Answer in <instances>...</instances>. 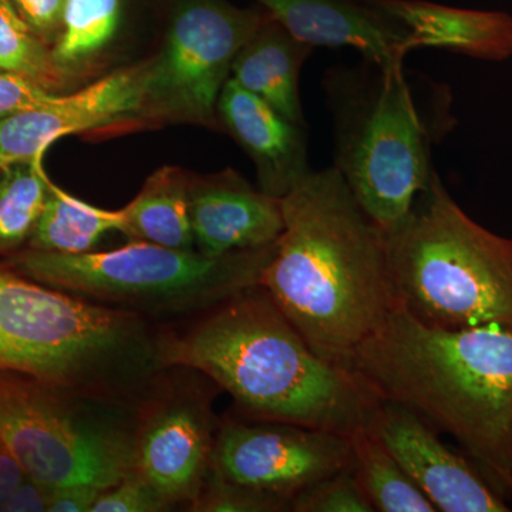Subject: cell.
Segmentation results:
<instances>
[{"label": "cell", "mask_w": 512, "mask_h": 512, "mask_svg": "<svg viewBox=\"0 0 512 512\" xmlns=\"http://www.w3.org/2000/svg\"><path fill=\"white\" fill-rule=\"evenodd\" d=\"M353 473L373 510L379 512H437L414 484L402 464L370 429L350 436Z\"/></svg>", "instance_id": "cell-22"}, {"label": "cell", "mask_w": 512, "mask_h": 512, "mask_svg": "<svg viewBox=\"0 0 512 512\" xmlns=\"http://www.w3.org/2000/svg\"><path fill=\"white\" fill-rule=\"evenodd\" d=\"M153 59L128 64L76 92L0 120V168L46 156L69 136H113L147 128L144 117Z\"/></svg>", "instance_id": "cell-12"}, {"label": "cell", "mask_w": 512, "mask_h": 512, "mask_svg": "<svg viewBox=\"0 0 512 512\" xmlns=\"http://www.w3.org/2000/svg\"><path fill=\"white\" fill-rule=\"evenodd\" d=\"M386 245L396 306L423 325L512 328V241L471 220L437 173Z\"/></svg>", "instance_id": "cell-5"}, {"label": "cell", "mask_w": 512, "mask_h": 512, "mask_svg": "<svg viewBox=\"0 0 512 512\" xmlns=\"http://www.w3.org/2000/svg\"><path fill=\"white\" fill-rule=\"evenodd\" d=\"M104 488L89 484H72L52 488L47 512H92Z\"/></svg>", "instance_id": "cell-30"}, {"label": "cell", "mask_w": 512, "mask_h": 512, "mask_svg": "<svg viewBox=\"0 0 512 512\" xmlns=\"http://www.w3.org/2000/svg\"><path fill=\"white\" fill-rule=\"evenodd\" d=\"M370 430L437 511H510L480 474L441 441L437 430L406 407L382 400Z\"/></svg>", "instance_id": "cell-13"}, {"label": "cell", "mask_w": 512, "mask_h": 512, "mask_svg": "<svg viewBox=\"0 0 512 512\" xmlns=\"http://www.w3.org/2000/svg\"><path fill=\"white\" fill-rule=\"evenodd\" d=\"M217 117L218 126L251 158L265 194L282 200L311 173L305 127L231 77L218 99Z\"/></svg>", "instance_id": "cell-15"}, {"label": "cell", "mask_w": 512, "mask_h": 512, "mask_svg": "<svg viewBox=\"0 0 512 512\" xmlns=\"http://www.w3.org/2000/svg\"><path fill=\"white\" fill-rule=\"evenodd\" d=\"M220 421L212 467L237 483L285 497L353 468L350 437L279 421Z\"/></svg>", "instance_id": "cell-11"}, {"label": "cell", "mask_w": 512, "mask_h": 512, "mask_svg": "<svg viewBox=\"0 0 512 512\" xmlns=\"http://www.w3.org/2000/svg\"><path fill=\"white\" fill-rule=\"evenodd\" d=\"M281 204L284 231L259 286L320 357L349 369L396 308L386 232L336 167L311 171Z\"/></svg>", "instance_id": "cell-2"}, {"label": "cell", "mask_w": 512, "mask_h": 512, "mask_svg": "<svg viewBox=\"0 0 512 512\" xmlns=\"http://www.w3.org/2000/svg\"><path fill=\"white\" fill-rule=\"evenodd\" d=\"M0 72L28 77L55 93H69L53 62L52 47L13 8L0 0Z\"/></svg>", "instance_id": "cell-24"}, {"label": "cell", "mask_w": 512, "mask_h": 512, "mask_svg": "<svg viewBox=\"0 0 512 512\" xmlns=\"http://www.w3.org/2000/svg\"><path fill=\"white\" fill-rule=\"evenodd\" d=\"M217 387L197 370L170 366L138 397L133 471L174 508H188L210 474Z\"/></svg>", "instance_id": "cell-10"}, {"label": "cell", "mask_w": 512, "mask_h": 512, "mask_svg": "<svg viewBox=\"0 0 512 512\" xmlns=\"http://www.w3.org/2000/svg\"><path fill=\"white\" fill-rule=\"evenodd\" d=\"M271 15L228 0H178L164 43L151 56L144 117L147 128L167 124L218 126V99L239 50Z\"/></svg>", "instance_id": "cell-9"}, {"label": "cell", "mask_w": 512, "mask_h": 512, "mask_svg": "<svg viewBox=\"0 0 512 512\" xmlns=\"http://www.w3.org/2000/svg\"><path fill=\"white\" fill-rule=\"evenodd\" d=\"M45 157L0 168V258L28 247L49 197Z\"/></svg>", "instance_id": "cell-23"}, {"label": "cell", "mask_w": 512, "mask_h": 512, "mask_svg": "<svg viewBox=\"0 0 512 512\" xmlns=\"http://www.w3.org/2000/svg\"><path fill=\"white\" fill-rule=\"evenodd\" d=\"M510 491H511V493H512V483H511Z\"/></svg>", "instance_id": "cell-33"}, {"label": "cell", "mask_w": 512, "mask_h": 512, "mask_svg": "<svg viewBox=\"0 0 512 512\" xmlns=\"http://www.w3.org/2000/svg\"><path fill=\"white\" fill-rule=\"evenodd\" d=\"M366 2L403 30L409 52L431 47L493 62L512 56V16L508 13L453 8L427 0Z\"/></svg>", "instance_id": "cell-17"}, {"label": "cell", "mask_w": 512, "mask_h": 512, "mask_svg": "<svg viewBox=\"0 0 512 512\" xmlns=\"http://www.w3.org/2000/svg\"><path fill=\"white\" fill-rule=\"evenodd\" d=\"M292 498L237 483L211 468L200 493L188 505L192 512H284Z\"/></svg>", "instance_id": "cell-25"}, {"label": "cell", "mask_w": 512, "mask_h": 512, "mask_svg": "<svg viewBox=\"0 0 512 512\" xmlns=\"http://www.w3.org/2000/svg\"><path fill=\"white\" fill-rule=\"evenodd\" d=\"M163 369L158 323L40 284L0 262V370L137 402Z\"/></svg>", "instance_id": "cell-4"}, {"label": "cell", "mask_w": 512, "mask_h": 512, "mask_svg": "<svg viewBox=\"0 0 512 512\" xmlns=\"http://www.w3.org/2000/svg\"><path fill=\"white\" fill-rule=\"evenodd\" d=\"M295 39L315 47H352L366 62L403 66V30L366 0H255Z\"/></svg>", "instance_id": "cell-16"}, {"label": "cell", "mask_w": 512, "mask_h": 512, "mask_svg": "<svg viewBox=\"0 0 512 512\" xmlns=\"http://www.w3.org/2000/svg\"><path fill=\"white\" fill-rule=\"evenodd\" d=\"M190 174L175 165L154 171L136 197L120 208L119 232L130 241L195 249L188 201Z\"/></svg>", "instance_id": "cell-19"}, {"label": "cell", "mask_w": 512, "mask_h": 512, "mask_svg": "<svg viewBox=\"0 0 512 512\" xmlns=\"http://www.w3.org/2000/svg\"><path fill=\"white\" fill-rule=\"evenodd\" d=\"M124 0H66L53 62L67 92L90 79L119 36Z\"/></svg>", "instance_id": "cell-20"}, {"label": "cell", "mask_w": 512, "mask_h": 512, "mask_svg": "<svg viewBox=\"0 0 512 512\" xmlns=\"http://www.w3.org/2000/svg\"><path fill=\"white\" fill-rule=\"evenodd\" d=\"M16 12L50 47L59 36L66 0H10Z\"/></svg>", "instance_id": "cell-29"}, {"label": "cell", "mask_w": 512, "mask_h": 512, "mask_svg": "<svg viewBox=\"0 0 512 512\" xmlns=\"http://www.w3.org/2000/svg\"><path fill=\"white\" fill-rule=\"evenodd\" d=\"M50 494L52 488L25 474L0 512H47Z\"/></svg>", "instance_id": "cell-31"}, {"label": "cell", "mask_w": 512, "mask_h": 512, "mask_svg": "<svg viewBox=\"0 0 512 512\" xmlns=\"http://www.w3.org/2000/svg\"><path fill=\"white\" fill-rule=\"evenodd\" d=\"M164 367L197 370L251 420L352 436L370 429L379 396L320 357L262 286L191 318L160 325Z\"/></svg>", "instance_id": "cell-1"}, {"label": "cell", "mask_w": 512, "mask_h": 512, "mask_svg": "<svg viewBox=\"0 0 512 512\" xmlns=\"http://www.w3.org/2000/svg\"><path fill=\"white\" fill-rule=\"evenodd\" d=\"M382 400L454 437L507 490L512 483V328L440 329L396 306L350 362Z\"/></svg>", "instance_id": "cell-3"}, {"label": "cell", "mask_w": 512, "mask_h": 512, "mask_svg": "<svg viewBox=\"0 0 512 512\" xmlns=\"http://www.w3.org/2000/svg\"><path fill=\"white\" fill-rule=\"evenodd\" d=\"M60 93L52 92L28 77L0 72V120L45 106Z\"/></svg>", "instance_id": "cell-28"}, {"label": "cell", "mask_w": 512, "mask_h": 512, "mask_svg": "<svg viewBox=\"0 0 512 512\" xmlns=\"http://www.w3.org/2000/svg\"><path fill=\"white\" fill-rule=\"evenodd\" d=\"M119 210H104L50 181L49 197L29 239V249L77 255L94 251L100 239L119 232Z\"/></svg>", "instance_id": "cell-21"}, {"label": "cell", "mask_w": 512, "mask_h": 512, "mask_svg": "<svg viewBox=\"0 0 512 512\" xmlns=\"http://www.w3.org/2000/svg\"><path fill=\"white\" fill-rule=\"evenodd\" d=\"M336 164L353 197L377 227L393 231L436 173L431 136L403 66L329 73Z\"/></svg>", "instance_id": "cell-7"}, {"label": "cell", "mask_w": 512, "mask_h": 512, "mask_svg": "<svg viewBox=\"0 0 512 512\" xmlns=\"http://www.w3.org/2000/svg\"><path fill=\"white\" fill-rule=\"evenodd\" d=\"M293 512H375L350 470L340 471L293 495Z\"/></svg>", "instance_id": "cell-26"}, {"label": "cell", "mask_w": 512, "mask_h": 512, "mask_svg": "<svg viewBox=\"0 0 512 512\" xmlns=\"http://www.w3.org/2000/svg\"><path fill=\"white\" fill-rule=\"evenodd\" d=\"M313 47L295 39L278 22L269 19L235 57L231 79L269 106L305 127L299 77Z\"/></svg>", "instance_id": "cell-18"}, {"label": "cell", "mask_w": 512, "mask_h": 512, "mask_svg": "<svg viewBox=\"0 0 512 512\" xmlns=\"http://www.w3.org/2000/svg\"><path fill=\"white\" fill-rule=\"evenodd\" d=\"M136 403L0 370V447L50 488H107L133 471Z\"/></svg>", "instance_id": "cell-8"}, {"label": "cell", "mask_w": 512, "mask_h": 512, "mask_svg": "<svg viewBox=\"0 0 512 512\" xmlns=\"http://www.w3.org/2000/svg\"><path fill=\"white\" fill-rule=\"evenodd\" d=\"M274 249L275 244L212 256L130 241L111 251L77 255L25 248L3 258L2 264L40 284L164 325L259 285Z\"/></svg>", "instance_id": "cell-6"}, {"label": "cell", "mask_w": 512, "mask_h": 512, "mask_svg": "<svg viewBox=\"0 0 512 512\" xmlns=\"http://www.w3.org/2000/svg\"><path fill=\"white\" fill-rule=\"evenodd\" d=\"M23 477L25 471L19 466L18 461L0 447V511Z\"/></svg>", "instance_id": "cell-32"}, {"label": "cell", "mask_w": 512, "mask_h": 512, "mask_svg": "<svg viewBox=\"0 0 512 512\" xmlns=\"http://www.w3.org/2000/svg\"><path fill=\"white\" fill-rule=\"evenodd\" d=\"M174 505L154 490L146 480L131 471L119 483L101 491L92 512H167Z\"/></svg>", "instance_id": "cell-27"}, {"label": "cell", "mask_w": 512, "mask_h": 512, "mask_svg": "<svg viewBox=\"0 0 512 512\" xmlns=\"http://www.w3.org/2000/svg\"><path fill=\"white\" fill-rule=\"evenodd\" d=\"M188 201L194 247L205 255L271 247L284 231L281 200L232 168L191 173Z\"/></svg>", "instance_id": "cell-14"}]
</instances>
